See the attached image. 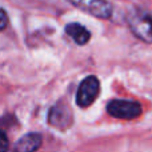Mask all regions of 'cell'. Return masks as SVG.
I'll use <instances>...</instances> for the list:
<instances>
[{
    "instance_id": "ba28073f",
    "label": "cell",
    "mask_w": 152,
    "mask_h": 152,
    "mask_svg": "<svg viewBox=\"0 0 152 152\" xmlns=\"http://www.w3.org/2000/svg\"><path fill=\"white\" fill-rule=\"evenodd\" d=\"M8 147V140H7V135L4 131H1V152H5Z\"/></svg>"
},
{
    "instance_id": "5b68a950",
    "label": "cell",
    "mask_w": 152,
    "mask_h": 152,
    "mask_svg": "<svg viewBox=\"0 0 152 152\" xmlns=\"http://www.w3.org/2000/svg\"><path fill=\"white\" fill-rule=\"evenodd\" d=\"M72 112L71 108L63 102H59L53 105L48 112V124L58 129H67L72 126Z\"/></svg>"
},
{
    "instance_id": "6da1fadb",
    "label": "cell",
    "mask_w": 152,
    "mask_h": 152,
    "mask_svg": "<svg viewBox=\"0 0 152 152\" xmlns=\"http://www.w3.org/2000/svg\"><path fill=\"white\" fill-rule=\"evenodd\" d=\"M127 21L135 36L145 43H152V15L150 12L136 8L129 12Z\"/></svg>"
},
{
    "instance_id": "3957f363",
    "label": "cell",
    "mask_w": 152,
    "mask_h": 152,
    "mask_svg": "<svg viewBox=\"0 0 152 152\" xmlns=\"http://www.w3.org/2000/svg\"><path fill=\"white\" fill-rule=\"evenodd\" d=\"M100 92V81L96 76H87L80 83L76 92V104L81 108H87L96 100Z\"/></svg>"
},
{
    "instance_id": "7a4b0ae2",
    "label": "cell",
    "mask_w": 152,
    "mask_h": 152,
    "mask_svg": "<svg viewBox=\"0 0 152 152\" xmlns=\"http://www.w3.org/2000/svg\"><path fill=\"white\" fill-rule=\"evenodd\" d=\"M107 112L120 120H134L142 113V105L134 100L113 99L107 104Z\"/></svg>"
},
{
    "instance_id": "277c9868",
    "label": "cell",
    "mask_w": 152,
    "mask_h": 152,
    "mask_svg": "<svg viewBox=\"0 0 152 152\" xmlns=\"http://www.w3.org/2000/svg\"><path fill=\"white\" fill-rule=\"evenodd\" d=\"M75 7L99 19H108L112 15V5L107 0H69Z\"/></svg>"
},
{
    "instance_id": "9c48e42d",
    "label": "cell",
    "mask_w": 152,
    "mask_h": 152,
    "mask_svg": "<svg viewBox=\"0 0 152 152\" xmlns=\"http://www.w3.org/2000/svg\"><path fill=\"white\" fill-rule=\"evenodd\" d=\"M1 16H3V23H1V29L5 28V26H7V13H5L4 10H1Z\"/></svg>"
},
{
    "instance_id": "8992f818",
    "label": "cell",
    "mask_w": 152,
    "mask_h": 152,
    "mask_svg": "<svg viewBox=\"0 0 152 152\" xmlns=\"http://www.w3.org/2000/svg\"><path fill=\"white\" fill-rule=\"evenodd\" d=\"M42 135L36 132L24 135L15 144V152H35L42 145Z\"/></svg>"
},
{
    "instance_id": "52a82bcc",
    "label": "cell",
    "mask_w": 152,
    "mask_h": 152,
    "mask_svg": "<svg viewBox=\"0 0 152 152\" xmlns=\"http://www.w3.org/2000/svg\"><path fill=\"white\" fill-rule=\"evenodd\" d=\"M66 32L69 37L79 45H84L89 42L91 39V34L89 31L83 27L81 24H77V23H71L66 27Z\"/></svg>"
}]
</instances>
